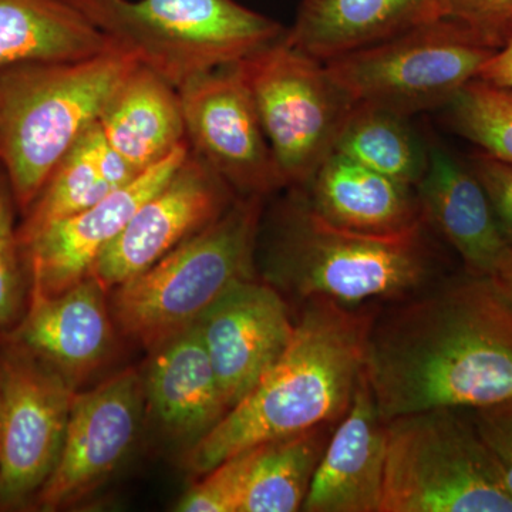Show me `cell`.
<instances>
[{
    "mask_svg": "<svg viewBox=\"0 0 512 512\" xmlns=\"http://www.w3.org/2000/svg\"><path fill=\"white\" fill-rule=\"evenodd\" d=\"M238 195L194 153L148 200L94 262L93 276L106 291L116 288L208 227Z\"/></svg>",
    "mask_w": 512,
    "mask_h": 512,
    "instance_id": "13",
    "label": "cell"
},
{
    "mask_svg": "<svg viewBox=\"0 0 512 512\" xmlns=\"http://www.w3.org/2000/svg\"><path fill=\"white\" fill-rule=\"evenodd\" d=\"M150 353L144 399L168 436L194 446L229 410L197 325Z\"/></svg>",
    "mask_w": 512,
    "mask_h": 512,
    "instance_id": "19",
    "label": "cell"
},
{
    "mask_svg": "<svg viewBox=\"0 0 512 512\" xmlns=\"http://www.w3.org/2000/svg\"><path fill=\"white\" fill-rule=\"evenodd\" d=\"M416 191L424 221L456 249L468 274L487 278L510 242L470 164L460 163L443 148L430 147Z\"/></svg>",
    "mask_w": 512,
    "mask_h": 512,
    "instance_id": "18",
    "label": "cell"
},
{
    "mask_svg": "<svg viewBox=\"0 0 512 512\" xmlns=\"http://www.w3.org/2000/svg\"><path fill=\"white\" fill-rule=\"evenodd\" d=\"M259 446L227 458L190 488L175 511L241 512Z\"/></svg>",
    "mask_w": 512,
    "mask_h": 512,
    "instance_id": "29",
    "label": "cell"
},
{
    "mask_svg": "<svg viewBox=\"0 0 512 512\" xmlns=\"http://www.w3.org/2000/svg\"><path fill=\"white\" fill-rule=\"evenodd\" d=\"M306 187L305 198L312 210L338 228L367 235H400L426 224L416 188L336 151Z\"/></svg>",
    "mask_w": 512,
    "mask_h": 512,
    "instance_id": "20",
    "label": "cell"
},
{
    "mask_svg": "<svg viewBox=\"0 0 512 512\" xmlns=\"http://www.w3.org/2000/svg\"><path fill=\"white\" fill-rule=\"evenodd\" d=\"M477 79L498 86L512 87V37L487 60Z\"/></svg>",
    "mask_w": 512,
    "mask_h": 512,
    "instance_id": "33",
    "label": "cell"
},
{
    "mask_svg": "<svg viewBox=\"0 0 512 512\" xmlns=\"http://www.w3.org/2000/svg\"><path fill=\"white\" fill-rule=\"evenodd\" d=\"M18 215L12 185L0 165V332L15 328L28 305L29 278L19 239Z\"/></svg>",
    "mask_w": 512,
    "mask_h": 512,
    "instance_id": "28",
    "label": "cell"
},
{
    "mask_svg": "<svg viewBox=\"0 0 512 512\" xmlns=\"http://www.w3.org/2000/svg\"><path fill=\"white\" fill-rule=\"evenodd\" d=\"M470 167L487 191L505 238L512 245V164L478 151L471 157Z\"/></svg>",
    "mask_w": 512,
    "mask_h": 512,
    "instance_id": "32",
    "label": "cell"
},
{
    "mask_svg": "<svg viewBox=\"0 0 512 512\" xmlns=\"http://www.w3.org/2000/svg\"><path fill=\"white\" fill-rule=\"evenodd\" d=\"M99 126L110 147L137 174L187 141L180 92L140 64L111 94Z\"/></svg>",
    "mask_w": 512,
    "mask_h": 512,
    "instance_id": "22",
    "label": "cell"
},
{
    "mask_svg": "<svg viewBox=\"0 0 512 512\" xmlns=\"http://www.w3.org/2000/svg\"><path fill=\"white\" fill-rule=\"evenodd\" d=\"M106 292L90 275L59 295L29 292L18 325L5 333L77 389L113 350L114 320Z\"/></svg>",
    "mask_w": 512,
    "mask_h": 512,
    "instance_id": "16",
    "label": "cell"
},
{
    "mask_svg": "<svg viewBox=\"0 0 512 512\" xmlns=\"http://www.w3.org/2000/svg\"><path fill=\"white\" fill-rule=\"evenodd\" d=\"M487 279L494 286L495 291L512 305V245L505 249Z\"/></svg>",
    "mask_w": 512,
    "mask_h": 512,
    "instance_id": "34",
    "label": "cell"
},
{
    "mask_svg": "<svg viewBox=\"0 0 512 512\" xmlns=\"http://www.w3.org/2000/svg\"><path fill=\"white\" fill-rule=\"evenodd\" d=\"M497 50L463 23L440 18L325 64L353 103L412 117L450 106Z\"/></svg>",
    "mask_w": 512,
    "mask_h": 512,
    "instance_id": "8",
    "label": "cell"
},
{
    "mask_svg": "<svg viewBox=\"0 0 512 512\" xmlns=\"http://www.w3.org/2000/svg\"><path fill=\"white\" fill-rule=\"evenodd\" d=\"M440 18L439 0H302L284 39L328 63Z\"/></svg>",
    "mask_w": 512,
    "mask_h": 512,
    "instance_id": "21",
    "label": "cell"
},
{
    "mask_svg": "<svg viewBox=\"0 0 512 512\" xmlns=\"http://www.w3.org/2000/svg\"><path fill=\"white\" fill-rule=\"evenodd\" d=\"M441 16L473 29L495 49L512 37V0H439Z\"/></svg>",
    "mask_w": 512,
    "mask_h": 512,
    "instance_id": "30",
    "label": "cell"
},
{
    "mask_svg": "<svg viewBox=\"0 0 512 512\" xmlns=\"http://www.w3.org/2000/svg\"><path fill=\"white\" fill-rule=\"evenodd\" d=\"M0 511L33 507L66 439L76 387L0 332Z\"/></svg>",
    "mask_w": 512,
    "mask_h": 512,
    "instance_id": "10",
    "label": "cell"
},
{
    "mask_svg": "<svg viewBox=\"0 0 512 512\" xmlns=\"http://www.w3.org/2000/svg\"><path fill=\"white\" fill-rule=\"evenodd\" d=\"M185 140L238 197L285 188L239 64L222 67L180 90Z\"/></svg>",
    "mask_w": 512,
    "mask_h": 512,
    "instance_id": "11",
    "label": "cell"
},
{
    "mask_svg": "<svg viewBox=\"0 0 512 512\" xmlns=\"http://www.w3.org/2000/svg\"><path fill=\"white\" fill-rule=\"evenodd\" d=\"M144 400L143 377L134 369L76 393L62 454L33 507L57 511L100 487L130 453Z\"/></svg>",
    "mask_w": 512,
    "mask_h": 512,
    "instance_id": "12",
    "label": "cell"
},
{
    "mask_svg": "<svg viewBox=\"0 0 512 512\" xmlns=\"http://www.w3.org/2000/svg\"><path fill=\"white\" fill-rule=\"evenodd\" d=\"M474 426L500 468L505 487L512 495V400L476 409Z\"/></svg>",
    "mask_w": 512,
    "mask_h": 512,
    "instance_id": "31",
    "label": "cell"
},
{
    "mask_svg": "<svg viewBox=\"0 0 512 512\" xmlns=\"http://www.w3.org/2000/svg\"><path fill=\"white\" fill-rule=\"evenodd\" d=\"M335 151L414 188L429 163V148L410 126L409 117L363 103L350 110Z\"/></svg>",
    "mask_w": 512,
    "mask_h": 512,
    "instance_id": "25",
    "label": "cell"
},
{
    "mask_svg": "<svg viewBox=\"0 0 512 512\" xmlns=\"http://www.w3.org/2000/svg\"><path fill=\"white\" fill-rule=\"evenodd\" d=\"M238 64L285 188L306 187L335 151L355 103L325 63L288 45L284 35Z\"/></svg>",
    "mask_w": 512,
    "mask_h": 512,
    "instance_id": "9",
    "label": "cell"
},
{
    "mask_svg": "<svg viewBox=\"0 0 512 512\" xmlns=\"http://www.w3.org/2000/svg\"><path fill=\"white\" fill-rule=\"evenodd\" d=\"M375 316L329 299H308L288 348L251 392L191 446L188 470L204 476L248 448L342 419L365 373Z\"/></svg>",
    "mask_w": 512,
    "mask_h": 512,
    "instance_id": "2",
    "label": "cell"
},
{
    "mask_svg": "<svg viewBox=\"0 0 512 512\" xmlns=\"http://www.w3.org/2000/svg\"><path fill=\"white\" fill-rule=\"evenodd\" d=\"M188 153L190 147L185 141L126 187L86 210L47 225L23 242L29 292L59 295L86 279L101 252L119 237L141 204L174 174Z\"/></svg>",
    "mask_w": 512,
    "mask_h": 512,
    "instance_id": "14",
    "label": "cell"
},
{
    "mask_svg": "<svg viewBox=\"0 0 512 512\" xmlns=\"http://www.w3.org/2000/svg\"><path fill=\"white\" fill-rule=\"evenodd\" d=\"M380 512H512V495L473 420L458 409L387 421Z\"/></svg>",
    "mask_w": 512,
    "mask_h": 512,
    "instance_id": "7",
    "label": "cell"
},
{
    "mask_svg": "<svg viewBox=\"0 0 512 512\" xmlns=\"http://www.w3.org/2000/svg\"><path fill=\"white\" fill-rule=\"evenodd\" d=\"M110 47L73 0H0V72L87 59Z\"/></svg>",
    "mask_w": 512,
    "mask_h": 512,
    "instance_id": "23",
    "label": "cell"
},
{
    "mask_svg": "<svg viewBox=\"0 0 512 512\" xmlns=\"http://www.w3.org/2000/svg\"><path fill=\"white\" fill-rule=\"evenodd\" d=\"M386 453V421L363 373L348 412L323 451L302 510L380 512Z\"/></svg>",
    "mask_w": 512,
    "mask_h": 512,
    "instance_id": "17",
    "label": "cell"
},
{
    "mask_svg": "<svg viewBox=\"0 0 512 512\" xmlns=\"http://www.w3.org/2000/svg\"><path fill=\"white\" fill-rule=\"evenodd\" d=\"M262 200L235 198L218 220L116 286L110 311L120 332L153 352L195 325L232 286L254 278Z\"/></svg>",
    "mask_w": 512,
    "mask_h": 512,
    "instance_id": "4",
    "label": "cell"
},
{
    "mask_svg": "<svg viewBox=\"0 0 512 512\" xmlns=\"http://www.w3.org/2000/svg\"><path fill=\"white\" fill-rule=\"evenodd\" d=\"M136 66L133 57L111 46L87 59L20 64L0 72V165L20 217Z\"/></svg>",
    "mask_w": 512,
    "mask_h": 512,
    "instance_id": "3",
    "label": "cell"
},
{
    "mask_svg": "<svg viewBox=\"0 0 512 512\" xmlns=\"http://www.w3.org/2000/svg\"><path fill=\"white\" fill-rule=\"evenodd\" d=\"M195 325L228 409L274 366L295 330L284 298L254 278L232 286Z\"/></svg>",
    "mask_w": 512,
    "mask_h": 512,
    "instance_id": "15",
    "label": "cell"
},
{
    "mask_svg": "<svg viewBox=\"0 0 512 512\" xmlns=\"http://www.w3.org/2000/svg\"><path fill=\"white\" fill-rule=\"evenodd\" d=\"M448 109L460 136L488 156L512 164V87L471 80Z\"/></svg>",
    "mask_w": 512,
    "mask_h": 512,
    "instance_id": "27",
    "label": "cell"
},
{
    "mask_svg": "<svg viewBox=\"0 0 512 512\" xmlns=\"http://www.w3.org/2000/svg\"><path fill=\"white\" fill-rule=\"evenodd\" d=\"M271 254L272 278L301 298L353 306L402 298L429 281L433 259L424 227L367 235L335 227L296 195Z\"/></svg>",
    "mask_w": 512,
    "mask_h": 512,
    "instance_id": "6",
    "label": "cell"
},
{
    "mask_svg": "<svg viewBox=\"0 0 512 512\" xmlns=\"http://www.w3.org/2000/svg\"><path fill=\"white\" fill-rule=\"evenodd\" d=\"M365 376L383 420L512 400V305L484 276L450 282L373 320Z\"/></svg>",
    "mask_w": 512,
    "mask_h": 512,
    "instance_id": "1",
    "label": "cell"
},
{
    "mask_svg": "<svg viewBox=\"0 0 512 512\" xmlns=\"http://www.w3.org/2000/svg\"><path fill=\"white\" fill-rule=\"evenodd\" d=\"M329 427H315L261 444L241 512L302 510L328 446Z\"/></svg>",
    "mask_w": 512,
    "mask_h": 512,
    "instance_id": "26",
    "label": "cell"
},
{
    "mask_svg": "<svg viewBox=\"0 0 512 512\" xmlns=\"http://www.w3.org/2000/svg\"><path fill=\"white\" fill-rule=\"evenodd\" d=\"M93 124L49 175L19 222L20 244L40 229L86 210L137 177Z\"/></svg>",
    "mask_w": 512,
    "mask_h": 512,
    "instance_id": "24",
    "label": "cell"
},
{
    "mask_svg": "<svg viewBox=\"0 0 512 512\" xmlns=\"http://www.w3.org/2000/svg\"><path fill=\"white\" fill-rule=\"evenodd\" d=\"M0 451H2V389H0Z\"/></svg>",
    "mask_w": 512,
    "mask_h": 512,
    "instance_id": "35",
    "label": "cell"
},
{
    "mask_svg": "<svg viewBox=\"0 0 512 512\" xmlns=\"http://www.w3.org/2000/svg\"><path fill=\"white\" fill-rule=\"evenodd\" d=\"M110 45L180 90L284 35L237 0H73Z\"/></svg>",
    "mask_w": 512,
    "mask_h": 512,
    "instance_id": "5",
    "label": "cell"
}]
</instances>
